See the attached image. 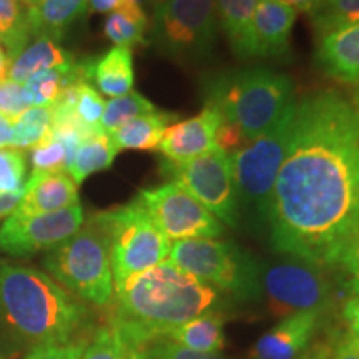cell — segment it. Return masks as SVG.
<instances>
[{
  "mask_svg": "<svg viewBox=\"0 0 359 359\" xmlns=\"http://www.w3.org/2000/svg\"><path fill=\"white\" fill-rule=\"evenodd\" d=\"M359 230V116L338 92L296 103L268 231L276 253L336 268Z\"/></svg>",
  "mask_w": 359,
  "mask_h": 359,
  "instance_id": "6da1fadb",
  "label": "cell"
},
{
  "mask_svg": "<svg viewBox=\"0 0 359 359\" xmlns=\"http://www.w3.org/2000/svg\"><path fill=\"white\" fill-rule=\"evenodd\" d=\"M230 299L168 259L115 285L109 326L133 346L165 339L183 323L223 311Z\"/></svg>",
  "mask_w": 359,
  "mask_h": 359,
  "instance_id": "7a4b0ae2",
  "label": "cell"
},
{
  "mask_svg": "<svg viewBox=\"0 0 359 359\" xmlns=\"http://www.w3.org/2000/svg\"><path fill=\"white\" fill-rule=\"evenodd\" d=\"M0 323L13 341L34 349L82 339L90 313L47 273L0 263Z\"/></svg>",
  "mask_w": 359,
  "mask_h": 359,
  "instance_id": "3957f363",
  "label": "cell"
},
{
  "mask_svg": "<svg viewBox=\"0 0 359 359\" xmlns=\"http://www.w3.org/2000/svg\"><path fill=\"white\" fill-rule=\"evenodd\" d=\"M203 92L205 105L236 125L248 142L276 127L296 103L291 79L262 67L215 74Z\"/></svg>",
  "mask_w": 359,
  "mask_h": 359,
  "instance_id": "277c9868",
  "label": "cell"
},
{
  "mask_svg": "<svg viewBox=\"0 0 359 359\" xmlns=\"http://www.w3.org/2000/svg\"><path fill=\"white\" fill-rule=\"evenodd\" d=\"M168 262L212 286L230 302H255L263 296V264L233 241L218 238L172 241Z\"/></svg>",
  "mask_w": 359,
  "mask_h": 359,
  "instance_id": "5b68a950",
  "label": "cell"
},
{
  "mask_svg": "<svg viewBox=\"0 0 359 359\" xmlns=\"http://www.w3.org/2000/svg\"><path fill=\"white\" fill-rule=\"evenodd\" d=\"M43 266L58 285L97 308H110L115 294L109 245L93 217L69 240L52 248Z\"/></svg>",
  "mask_w": 359,
  "mask_h": 359,
  "instance_id": "8992f818",
  "label": "cell"
},
{
  "mask_svg": "<svg viewBox=\"0 0 359 359\" xmlns=\"http://www.w3.org/2000/svg\"><path fill=\"white\" fill-rule=\"evenodd\" d=\"M296 103L276 127L228 155L238 208L250 215L257 226H268L276 178L293 132Z\"/></svg>",
  "mask_w": 359,
  "mask_h": 359,
  "instance_id": "52a82bcc",
  "label": "cell"
},
{
  "mask_svg": "<svg viewBox=\"0 0 359 359\" xmlns=\"http://www.w3.org/2000/svg\"><path fill=\"white\" fill-rule=\"evenodd\" d=\"M93 219L105 233L115 285L168 259L172 240L138 198L93 215Z\"/></svg>",
  "mask_w": 359,
  "mask_h": 359,
  "instance_id": "ba28073f",
  "label": "cell"
},
{
  "mask_svg": "<svg viewBox=\"0 0 359 359\" xmlns=\"http://www.w3.org/2000/svg\"><path fill=\"white\" fill-rule=\"evenodd\" d=\"M155 42L175 60L195 62L208 57L218 37L215 0H163L154 8Z\"/></svg>",
  "mask_w": 359,
  "mask_h": 359,
  "instance_id": "9c48e42d",
  "label": "cell"
},
{
  "mask_svg": "<svg viewBox=\"0 0 359 359\" xmlns=\"http://www.w3.org/2000/svg\"><path fill=\"white\" fill-rule=\"evenodd\" d=\"M161 172L183 190L200 201L213 217L230 228L240 223V208L233 182L230 156L219 148L195 158L161 165Z\"/></svg>",
  "mask_w": 359,
  "mask_h": 359,
  "instance_id": "30bf717a",
  "label": "cell"
},
{
  "mask_svg": "<svg viewBox=\"0 0 359 359\" xmlns=\"http://www.w3.org/2000/svg\"><path fill=\"white\" fill-rule=\"evenodd\" d=\"M262 291L271 313L281 318L302 311L325 314L333 302L323 268L291 257L262 266Z\"/></svg>",
  "mask_w": 359,
  "mask_h": 359,
  "instance_id": "8fae6325",
  "label": "cell"
},
{
  "mask_svg": "<svg viewBox=\"0 0 359 359\" xmlns=\"http://www.w3.org/2000/svg\"><path fill=\"white\" fill-rule=\"evenodd\" d=\"M156 226L172 241L218 238L223 235V223L213 217L200 201L177 183L145 188L137 196Z\"/></svg>",
  "mask_w": 359,
  "mask_h": 359,
  "instance_id": "7c38bea8",
  "label": "cell"
},
{
  "mask_svg": "<svg viewBox=\"0 0 359 359\" xmlns=\"http://www.w3.org/2000/svg\"><path fill=\"white\" fill-rule=\"evenodd\" d=\"M85 223L83 208L77 203L60 212L17 217L8 215L0 226V250L15 258H29L50 251L77 233Z\"/></svg>",
  "mask_w": 359,
  "mask_h": 359,
  "instance_id": "4fadbf2b",
  "label": "cell"
},
{
  "mask_svg": "<svg viewBox=\"0 0 359 359\" xmlns=\"http://www.w3.org/2000/svg\"><path fill=\"white\" fill-rule=\"evenodd\" d=\"M323 321V313L302 311L281 318L251 349V359H306Z\"/></svg>",
  "mask_w": 359,
  "mask_h": 359,
  "instance_id": "5bb4252c",
  "label": "cell"
},
{
  "mask_svg": "<svg viewBox=\"0 0 359 359\" xmlns=\"http://www.w3.org/2000/svg\"><path fill=\"white\" fill-rule=\"evenodd\" d=\"M223 118L213 107L205 105L198 115L168 125L158 151L172 161L195 158L217 148V132Z\"/></svg>",
  "mask_w": 359,
  "mask_h": 359,
  "instance_id": "9a60e30c",
  "label": "cell"
},
{
  "mask_svg": "<svg viewBox=\"0 0 359 359\" xmlns=\"http://www.w3.org/2000/svg\"><path fill=\"white\" fill-rule=\"evenodd\" d=\"M80 203L79 185L67 172H34L25 182L22 198L11 215L32 217L60 212Z\"/></svg>",
  "mask_w": 359,
  "mask_h": 359,
  "instance_id": "2e32d148",
  "label": "cell"
},
{
  "mask_svg": "<svg viewBox=\"0 0 359 359\" xmlns=\"http://www.w3.org/2000/svg\"><path fill=\"white\" fill-rule=\"evenodd\" d=\"M296 11L283 0H259L253 15L257 58L283 57L290 50Z\"/></svg>",
  "mask_w": 359,
  "mask_h": 359,
  "instance_id": "e0dca14e",
  "label": "cell"
},
{
  "mask_svg": "<svg viewBox=\"0 0 359 359\" xmlns=\"http://www.w3.org/2000/svg\"><path fill=\"white\" fill-rule=\"evenodd\" d=\"M316 42V62L327 77L341 83L359 82V24L341 29Z\"/></svg>",
  "mask_w": 359,
  "mask_h": 359,
  "instance_id": "ac0fdd59",
  "label": "cell"
},
{
  "mask_svg": "<svg viewBox=\"0 0 359 359\" xmlns=\"http://www.w3.org/2000/svg\"><path fill=\"white\" fill-rule=\"evenodd\" d=\"M85 79L107 97L116 98L132 92L135 83L133 53L130 48L114 47L95 60L82 62Z\"/></svg>",
  "mask_w": 359,
  "mask_h": 359,
  "instance_id": "d6986e66",
  "label": "cell"
},
{
  "mask_svg": "<svg viewBox=\"0 0 359 359\" xmlns=\"http://www.w3.org/2000/svg\"><path fill=\"white\" fill-rule=\"evenodd\" d=\"M259 0H215L219 29L238 58H257L253 15Z\"/></svg>",
  "mask_w": 359,
  "mask_h": 359,
  "instance_id": "ffe728a7",
  "label": "cell"
},
{
  "mask_svg": "<svg viewBox=\"0 0 359 359\" xmlns=\"http://www.w3.org/2000/svg\"><path fill=\"white\" fill-rule=\"evenodd\" d=\"M72 64H75L72 53L64 50L57 43V40L48 37H37L32 43L27 45L24 50L19 53V57L13 58L7 79L22 85L27 80L32 79L34 75L40 74V72Z\"/></svg>",
  "mask_w": 359,
  "mask_h": 359,
  "instance_id": "44dd1931",
  "label": "cell"
},
{
  "mask_svg": "<svg viewBox=\"0 0 359 359\" xmlns=\"http://www.w3.org/2000/svg\"><path fill=\"white\" fill-rule=\"evenodd\" d=\"M165 339L196 353H219L224 348V314L208 311L172 330Z\"/></svg>",
  "mask_w": 359,
  "mask_h": 359,
  "instance_id": "7402d4cb",
  "label": "cell"
},
{
  "mask_svg": "<svg viewBox=\"0 0 359 359\" xmlns=\"http://www.w3.org/2000/svg\"><path fill=\"white\" fill-rule=\"evenodd\" d=\"M172 114L156 110L154 114L137 116L123 123L110 135L116 150H158L161 138L167 132Z\"/></svg>",
  "mask_w": 359,
  "mask_h": 359,
  "instance_id": "603a6c76",
  "label": "cell"
},
{
  "mask_svg": "<svg viewBox=\"0 0 359 359\" xmlns=\"http://www.w3.org/2000/svg\"><path fill=\"white\" fill-rule=\"evenodd\" d=\"M85 8L87 0H42L37 7L30 8L34 37L60 40Z\"/></svg>",
  "mask_w": 359,
  "mask_h": 359,
  "instance_id": "cb8c5ba5",
  "label": "cell"
},
{
  "mask_svg": "<svg viewBox=\"0 0 359 359\" xmlns=\"http://www.w3.org/2000/svg\"><path fill=\"white\" fill-rule=\"evenodd\" d=\"M118 154L116 147L111 142L110 135L107 133H92L82 138L75 151L74 160L69 168L72 180L77 185L83 183L90 175L109 170L114 163L115 156Z\"/></svg>",
  "mask_w": 359,
  "mask_h": 359,
  "instance_id": "d4e9b609",
  "label": "cell"
},
{
  "mask_svg": "<svg viewBox=\"0 0 359 359\" xmlns=\"http://www.w3.org/2000/svg\"><path fill=\"white\" fill-rule=\"evenodd\" d=\"M34 37L30 8L22 0H0V45L11 64Z\"/></svg>",
  "mask_w": 359,
  "mask_h": 359,
  "instance_id": "484cf974",
  "label": "cell"
},
{
  "mask_svg": "<svg viewBox=\"0 0 359 359\" xmlns=\"http://www.w3.org/2000/svg\"><path fill=\"white\" fill-rule=\"evenodd\" d=\"M148 29V17L145 8L133 6L109 13L103 32L115 47L130 48L145 43V32Z\"/></svg>",
  "mask_w": 359,
  "mask_h": 359,
  "instance_id": "4316f807",
  "label": "cell"
},
{
  "mask_svg": "<svg viewBox=\"0 0 359 359\" xmlns=\"http://www.w3.org/2000/svg\"><path fill=\"white\" fill-rule=\"evenodd\" d=\"M12 148L27 150L42 143L52 132V107H30L12 120Z\"/></svg>",
  "mask_w": 359,
  "mask_h": 359,
  "instance_id": "83f0119b",
  "label": "cell"
},
{
  "mask_svg": "<svg viewBox=\"0 0 359 359\" xmlns=\"http://www.w3.org/2000/svg\"><path fill=\"white\" fill-rule=\"evenodd\" d=\"M82 359H147L145 349L125 341L109 325L97 327L85 344Z\"/></svg>",
  "mask_w": 359,
  "mask_h": 359,
  "instance_id": "f1b7e54d",
  "label": "cell"
},
{
  "mask_svg": "<svg viewBox=\"0 0 359 359\" xmlns=\"http://www.w3.org/2000/svg\"><path fill=\"white\" fill-rule=\"evenodd\" d=\"M354 24H359V0H325L311 15L316 40Z\"/></svg>",
  "mask_w": 359,
  "mask_h": 359,
  "instance_id": "f546056e",
  "label": "cell"
},
{
  "mask_svg": "<svg viewBox=\"0 0 359 359\" xmlns=\"http://www.w3.org/2000/svg\"><path fill=\"white\" fill-rule=\"evenodd\" d=\"M156 110L158 109L154 103L138 92H130L123 97L110 98L109 102H105V110H103L100 120V132L111 135L116 128H120L130 120L154 114Z\"/></svg>",
  "mask_w": 359,
  "mask_h": 359,
  "instance_id": "4dcf8cb0",
  "label": "cell"
},
{
  "mask_svg": "<svg viewBox=\"0 0 359 359\" xmlns=\"http://www.w3.org/2000/svg\"><path fill=\"white\" fill-rule=\"evenodd\" d=\"M27 175L25 154L17 148H0V195L24 190Z\"/></svg>",
  "mask_w": 359,
  "mask_h": 359,
  "instance_id": "1f68e13d",
  "label": "cell"
},
{
  "mask_svg": "<svg viewBox=\"0 0 359 359\" xmlns=\"http://www.w3.org/2000/svg\"><path fill=\"white\" fill-rule=\"evenodd\" d=\"M306 359H359V339L348 331L334 334L313 348Z\"/></svg>",
  "mask_w": 359,
  "mask_h": 359,
  "instance_id": "d6a6232c",
  "label": "cell"
},
{
  "mask_svg": "<svg viewBox=\"0 0 359 359\" xmlns=\"http://www.w3.org/2000/svg\"><path fill=\"white\" fill-rule=\"evenodd\" d=\"M334 269H339L343 275V285L348 293L359 294V230L344 248Z\"/></svg>",
  "mask_w": 359,
  "mask_h": 359,
  "instance_id": "836d02e7",
  "label": "cell"
},
{
  "mask_svg": "<svg viewBox=\"0 0 359 359\" xmlns=\"http://www.w3.org/2000/svg\"><path fill=\"white\" fill-rule=\"evenodd\" d=\"M147 359H228L219 353H196L170 339H158L145 348Z\"/></svg>",
  "mask_w": 359,
  "mask_h": 359,
  "instance_id": "e575fe53",
  "label": "cell"
},
{
  "mask_svg": "<svg viewBox=\"0 0 359 359\" xmlns=\"http://www.w3.org/2000/svg\"><path fill=\"white\" fill-rule=\"evenodd\" d=\"M27 109H30L25 100L24 87L12 82L11 79L0 80V115L8 120H15Z\"/></svg>",
  "mask_w": 359,
  "mask_h": 359,
  "instance_id": "d590c367",
  "label": "cell"
},
{
  "mask_svg": "<svg viewBox=\"0 0 359 359\" xmlns=\"http://www.w3.org/2000/svg\"><path fill=\"white\" fill-rule=\"evenodd\" d=\"M87 339L72 341L69 344H50L30 349L25 359H82Z\"/></svg>",
  "mask_w": 359,
  "mask_h": 359,
  "instance_id": "8d00e7d4",
  "label": "cell"
},
{
  "mask_svg": "<svg viewBox=\"0 0 359 359\" xmlns=\"http://www.w3.org/2000/svg\"><path fill=\"white\" fill-rule=\"evenodd\" d=\"M246 143H248V140H246L245 133L241 132L236 125L228 123L223 120L217 132V147L219 150H223L224 154L230 155L233 151L240 150L241 147L246 145Z\"/></svg>",
  "mask_w": 359,
  "mask_h": 359,
  "instance_id": "74e56055",
  "label": "cell"
},
{
  "mask_svg": "<svg viewBox=\"0 0 359 359\" xmlns=\"http://www.w3.org/2000/svg\"><path fill=\"white\" fill-rule=\"evenodd\" d=\"M341 318L346 325L348 333L359 339V294L349 296L348 302L341 309Z\"/></svg>",
  "mask_w": 359,
  "mask_h": 359,
  "instance_id": "f35d334b",
  "label": "cell"
},
{
  "mask_svg": "<svg viewBox=\"0 0 359 359\" xmlns=\"http://www.w3.org/2000/svg\"><path fill=\"white\" fill-rule=\"evenodd\" d=\"M133 6H140V4L137 0H87V7L97 13H111Z\"/></svg>",
  "mask_w": 359,
  "mask_h": 359,
  "instance_id": "ab89813d",
  "label": "cell"
},
{
  "mask_svg": "<svg viewBox=\"0 0 359 359\" xmlns=\"http://www.w3.org/2000/svg\"><path fill=\"white\" fill-rule=\"evenodd\" d=\"M283 2L288 4L291 8H294L296 13L302 12V13H306V15L311 17L313 13L318 11V7L325 2V0H283Z\"/></svg>",
  "mask_w": 359,
  "mask_h": 359,
  "instance_id": "60d3db41",
  "label": "cell"
},
{
  "mask_svg": "<svg viewBox=\"0 0 359 359\" xmlns=\"http://www.w3.org/2000/svg\"><path fill=\"white\" fill-rule=\"evenodd\" d=\"M12 133H13L12 120H8L6 116L0 115V148L11 147Z\"/></svg>",
  "mask_w": 359,
  "mask_h": 359,
  "instance_id": "b9f144b4",
  "label": "cell"
},
{
  "mask_svg": "<svg viewBox=\"0 0 359 359\" xmlns=\"http://www.w3.org/2000/svg\"><path fill=\"white\" fill-rule=\"evenodd\" d=\"M8 69H11V58H8L6 48L0 45V80L7 77Z\"/></svg>",
  "mask_w": 359,
  "mask_h": 359,
  "instance_id": "7bdbcfd3",
  "label": "cell"
},
{
  "mask_svg": "<svg viewBox=\"0 0 359 359\" xmlns=\"http://www.w3.org/2000/svg\"><path fill=\"white\" fill-rule=\"evenodd\" d=\"M353 107L356 110V114L359 116V82L354 83V95H353Z\"/></svg>",
  "mask_w": 359,
  "mask_h": 359,
  "instance_id": "ee69618b",
  "label": "cell"
},
{
  "mask_svg": "<svg viewBox=\"0 0 359 359\" xmlns=\"http://www.w3.org/2000/svg\"><path fill=\"white\" fill-rule=\"evenodd\" d=\"M22 2H24L29 8H34V7H37L42 0H22Z\"/></svg>",
  "mask_w": 359,
  "mask_h": 359,
  "instance_id": "f6af8a7d",
  "label": "cell"
},
{
  "mask_svg": "<svg viewBox=\"0 0 359 359\" xmlns=\"http://www.w3.org/2000/svg\"><path fill=\"white\" fill-rule=\"evenodd\" d=\"M138 4H140V6L145 8V6H148V4H151V0H137Z\"/></svg>",
  "mask_w": 359,
  "mask_h": 359,
  "instance_id": "bcb514c9",
  "label": "cell"
},
{
  "mask_svg": "<svg viewBox=\"0 0 359 359\" xmlns=\"http://www.w3.org/2000/svg\"><path fill=\"white\" fill-rule=\"evenodd\" d=\"M160 2H163V0H151V4H160Z\"/></svg>",
  "mask_w": 359,
  "mask_h": 359,
  "instance_id": "7dc6e473",
  "label": "cell"
}]
</instances>
